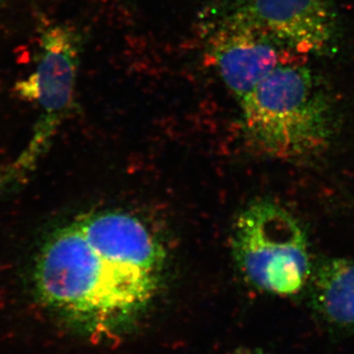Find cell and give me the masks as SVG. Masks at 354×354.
Masks as SVG:
<instances>
[{
    "mask_svg": "<svg viewBox=\"0 0 354 354\" xmlns=\"http://www.w3.org/2000/svg\"><path fill=\"white\" fill-rule=\"evenodd\" d=\"M32 274L41 304L92 334L113 332L134 318L162 276L128 260L82 216L44 242Z\"/></svg>",
    "mask_w": 354,
    "mask_h": 354,
    "instance_id": "cell-1",
    "label": "cell"
},
{
    "mask_svg": "<svg viewBox=\"0 0 354 354\" xmlns=\"http://www.w3.org/2000/svg\"><path fill=\"white\" fill-rule=\"evenodd\" d=\"M239 106L247 141L261 153L306 158L329 145L334 130L330 95L297 57L272 69Z\"/></svg>",
    "mask_w": 354,
    "mask_h": 354,
    "instance_id": "cell-2",
    "label": "cell"
},
{
    "mask_svg": "<svg viewBox=\"0 0 354 354\" xmlns=\"http://www.w3.org/2000/svg\"><path fill=\"white\" fill-rule=\"evenodd\" d=\"M232 247L242 276L272 295H295L311 272L304 230L290 212L272 202L253 203L239 214Z\"/></svg>",
    "mask_w": 354,
    "mask_h": 354,
    "instance_id": "cell-3",
    "label": "cell"
},
{
    "mask_svg": "<svg viewBox=\"0 0 354 354\" xmlns=\"http://www.w3.org/2000/svg\"><path fill=\"white\" fill-rule=\"evenodd\" d=\"M220 21L260 32L299 55H330L339 39L333 0H236Z\"/></svg>",
    "mask_w": 354,
    "mask_h": 354,
    "instance_id": "cell-4",
    "label": "cell"
},
{
    "mask_svg": "<svg viewBox=\"0 0 354 354\" xmlns=\"http://www.w3.org/2000/svg\"><path fill=\"white\" fill-rule=\"evenodd\" d=\"M81 50L82 38L75 28L48 26L41 32L36 68L14 86L18 97L41 111L32 145L44 143L71 111Z\"/></svg>",
    "mask_w": 354,
    "mask_h": 354,
    "instance_id": "cell-5",
    "label": "cell"
},
{
    "mask_svg": "<svg viewBox=\"0 0 354 354\" xmlns=\"http://www.w3.org/2000/svg\"><path fill=\"white\" fill-rule=\"evenodd\" d=\"M209 57L221 80L241 102L272 69L297 53L243 26L216 21Z\"/></svg>",
    "mask_w": 354,
    "mask_h": 354,
    "instance_id": "cell-6",
    "label": "cell"
},
{
    "mask_svg": "<svg viewBox=\"0 0 354 354\" xmlns=\"http://www.w3.org/2000/svg\"><path fill=\"white\" fill-rule=\"evenodd\" d=\"M312 304L319 316L337 329L354 333V260L326 261L317 270Z\"/></svg>",
    "mask_w": 354,
    "mask_h": 354,
    "instance_id": "cell-7",
    "label": "cell"
},
{
    "mask_svg": "<svg viewBox=\"0 0 354 354\" xmlns=\"http://www.w3.org/2000/svg\"><path fill=\"white\" fill-rule=\"evenodd\" d=\"M232 354H268L264 353V351H261V349H254V348H239L236 351H234Z\"/></svg>",
    "mask_w": 354,
    "mask_h": 354,
    "instance_id": "cell-8",
    "label": "cell"
},
{
    "mask_svg": "<svg viewBox=\"0 0 354 354\" xmlns=\"http://www.w3.org/2000/svg\"><path fill=\"white\" fill-rule=\"evenodd\" d=\"M0 2H1V0H0Z\"/></svg>",
    "mask_w": 354,
    "mask_h": 354,
    "instance_id": "cell-9",
    "label": "cell"
}]
</instances>
